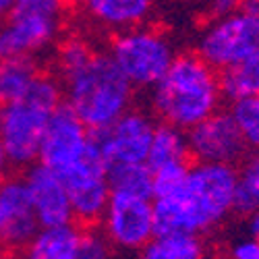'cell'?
<instances>
[{
  "label": "cell",
  "mask_w": 259,
  "mask_h": 259,
  "mask_svg": "<svg viewBox=\"0 0 259 259\" xmlns=\"http://www.w3.org/2000/svg\"><path fill=\"white\" fill-rule=\"evenodd\" d=\"M133 85L110 54H94L83 67L64 77V102L92 133L104 131L133 102Z\"/></svg>",
  "instance_id": "cell-3"
},
{
  "label": "cell",
  "mask_w": 259,
  "mask_h": 259,
  "mask_svg": "<svg viewBox=\"0 0 259 259\" xmlns=\"http://www.w3.org/2000/svg\"><path fill=\"white\" fill-rule=\"evenodd\" d=\"M13 5H15V0H0V21L7 19V15L13 9Z\"/></svg>",
  "instance_id": "cell-32"
},
{
  "label": "cell",
  "mask_w": 259,
  "mask_h": 259,
  "mask_svg": "<svg viewBox=\"0 0 259 259\" xmlns=\"http://www.w3.org/2000/svg\"><path fill=\"white\" fill-rule=\"evenodd\" d=\"M189 160H179L154 168V199L175 195L177 191H181L189 177Z\"/></svg>",
  "instance_id": "cell-24"
},
{
  "label": "cell",
  "mask_w": 259,
  "mask_h": 259,
  "mask_svg": "<svg viewBox=\"0 0 259 259\" xmlns=\"http://www.w3.org/2000/svg\"><path fill=\"white\" fill-rule=\"evenodd\" d=\"M259 48V17L234 11L215 19L199 39V56L215 71L234 67Z\"/></svg>",
  "instance_id": "cell-8"
},
{
  "label": "cell",
  "mask_w": 259,
  "mask_h": 259,
  "mask_svg": "<svg viewBox=\"0 0 259 259\" xmlns=\"http://www.w3.org/2000/svg\"><path fill=\"white\" fill-rule=\"evenodd\" d=\"M230 112L247 141V147L251 145L259 149V96H249L239 102H232Z\"/></svg>",
  "instance_id": "cell-23"
},
{
  "label": "cell",
  "mask_w": 259,
  "mask_h": 259,
  "mask_svg": "<svg viewBox=\"0 0 259 259\" xmlns=\"http://www.w3.org/2000/svg\"><path fill=\"white\" fill-rule=\"evenodd\" d=\"M203 241L193 232H164L154 234L143 247L147 259H199L203 257Z\"/></svg>",
  "instance_id": "cell-17"
},
{
  "label": "cell",
  "mask_w": 259,
  "mask_h": 259,
  "mask_svg": "<svg viewBox=\"0 0 259 259\" xmlns=\"http://www.w3.org/2000/svg\"><path fill=\"white\" fill-rule=\"evenodd\" d=\"M0 255H3V247H0Z\"/></svg>",
  "instance_id": "cell-34"
},
{
  "label": "cell",
  "mask_w": 259,
  "mask_h": 259,
  "mask_svg": "<svg viewBox=\"0 0 259 259\" xmlns=\"http://www.w3.org/2000/svg\"><path fill=\"white\" fill-rule=\"evenodd\" d=\"M110 56L133 88H154L175 60L172 44L156 29L133 27L118 31Z\"/></svg>",
  "instance_id": "cell-6"
},
{
  "label": "cell",
  "mask_w": 259,
  "mask_h": 259,
  "mask_svg": "<svg viewBox=\"0 0 259 259\" xmlns=\"http://www.w3.org/2000/svg\"><path fill=\"white\" fill-rule=\"evenodd\" d=\"M108 183L112 193H126L154 199V170L145 162H118L108 166Z\"/></svg>",
  "instance_id": "cell-18"
},
{
  "label": "cell",
  "mask_w": 259,
  "mask_h": 259,
  "mask_svg": "<svg viewBox=\"0 0 259 259\" xmlns=\"http://www.w3.org/2000/svg\"><path fill=\"white\" fill-rule=\"evenodd\" d=\"M230 255L234 259H259V239L249 236L245 241L234 243L230 249Z\"/></svg>",
  "instance_id": "cell-27"
},
{
  "label": "cell",
  "mask_w": 259,
  "mask_h": 259,
  "mask_svg": "<svg viewBox=\"0 0 259 259\" xmlns=\"http://www.w3.org/2000/svg\"><path fill=\"white\" fill-rule=\"evenodd\" d=\"M220 100V75L199 54L175 56L164 77L152 88L156 114L183 131L213 114Z\"/></svg>",
  "instance_id": "cell-2"
},
{
  "label": "cell",
  "mask_w": 259,
  "mask_h": 259,
  "mask_svg": "<svg viewBox=\"0 0 259 259\" xmlns=\"http://www.w3.org/2000/svg\"><path fill=\"white\" fill-rule=\"evenodd\" d=\"M102 232L118 251H143L154 228V199H145L126 193H110V199L102 215Z\"/></svg>",
  "instance_id": "cell-9"
},
{
  "label": "cell",
  "mask_w": 259,
  "mask_h": 259,
  "mask_svg": "<svg viewBox=\"0 0 259 259\" xmlns=\"http://www.w3.org/2000/svg\"><path fill=\"white\" fill-rule=\"evenodd\" d=\"M189 158H191L189 143H187V135L183 133V128L170 124V122L156 124L145 164L154 170L158 166L179 162V160H189Z\"/></svg>",
  "instance_id": "cell-21"
},
{
  "label": "cell",
  "mask_w": 259,
  "mask_h": 259,
  "mask_svg": "<svg viewBox=\"0 0 259 259\" xmlns=\"http://www.w3.org/2000/svg\"><path fill=\"white\" fill-rule=\"evenodd\" d=\"M64 5H71V7H75V5H83V0H64Z\"/></svg>",
  "instance_id": "cell-33"
},
{
  "label": "cell",
  "mask_w": 259,
  "mask_h": 259,
  "mask_svg": "<svg viewBox=\"0 0 259 259\" xmlns=\"http://www.w3.org/2000/svg\"><path fill=\"white\" fill-rule=\"evenodd\" d=\"M58 175L69 191L75 222L81 226L100 224L112 191L108 183V162L94 137L85 156L73 166L60 170Z\"/></svg>",
  "instance_id": "cell-7"
},
{
  "label": "cell",
  "mask_w": 259,
  "mask_h": 259,
  "mask_svg": "<svg viewBox=\"0 0 259 259\" xmlns=\"http://www.w3.org/2000/svg\"><path fill=\"white\" fill-rule=\"evenodd\" d=\"M110 241L106 239L104 232H98L94 226H88L83 230L81 241V257L79 259H102L110 255Z\"/></svg>",
  "instance_id": "cell-26"
},
{
  "label": "cell",
  "mask_w": 259,
  "mask_h": 259,
  "mask_svg": "<svg viewBox=\"0 0 259 259\" xmlns=\"http://www.w3.org/2000/svg\"><path fill=\"white\" fill-rule=\"evenodd\" d=\"M60 104V83L50 75L37 73L23 96L0 106V143L11 166L27 168L37 162L46 124Z\"/></svg>",
  "instance_id": "cell-4"
},
{
  "label": "cell",
  "mask_w": 259,
  "mask_h": 259,
  "mask_svg": "<svg viewBox=\"0 0 259 259\" xmlns=\"http://www.w3.org/2000/svg\"><path fill=\"white\" fill-rule=\"evenodd\" d=\"M234 11H239V0H211L209 13H211L215 19L226 17V15H232Z\"/></svg>",
  "instance_id": "cell-28"
},
{
  "label": "cell",
  "mask_w": 259,
  "mask_h": 259,
  "mask_svg": "<svg viewBox=\"0 0 259 259\" xmlns=\"http://www.w3.org/2000/svg\"><path fill=\"white\" fill-rule=\"evenodd\" d=\"M189 154L197 162L234 164L241 160L247 141L236 124L232 112L215 110L187 131Z\"/></svg>",
  "instance_id": "cell-11"
},
{
  "label": "cell",
  "mask_w": 259,
  "mask_h": 259,
  "mask_svg": "<svg viewBox=\"0 0 259 259\" xmlns=\"http://www.w3.org/2000/svg\"><path fill=\"white\" fill-rule=\"evenodd\" d=\"M83 5L94 23L118 33L143 25L154 0H83Z\"/></svg>",
  "instance_id": "cell-16"
},
{
  "label": "cell",
  "mask_w": 259,
  "mask_h": 259,
  "mask_svg": "<svg viewBox=\"0 0 259 259\" xmlns=\"http://www.w3.org/2000/svg\"><path fill=\"white\" fill-rule=\"evenodd\" d=\"M25 183L39 226L64 224L75 220L69 191L56 170L41 162H33L31 166H27Z\"/></svg>",
  "instance_id": "cell-14"
},
{
  "label": "cell",
  "mask_w": 259,
  "mask_h": 259,
  "mask_svg": "<svg viewBox=\"0 0 259 259\" xmlns=\"http://www.w3.org/2000/svg\"><path fill=\"white\" fill-rule=\"evenodd\" d=\"M39 222L31 205L25 179L0 183V247L9 251L25 249L37 232Z\"/></svg>",
  "instance_id": "cell-13"
},
{
  "label": "cell",
  "mask_w": 259,
  "mask_h": 259,
  "mask_svg": "<svg viewBox=\"0 0 259 259\" xmlns=\"http://www.w3.org/2000/svg\"><path fill=\"white\" fill-rule=\"evenodd\" d=\"M156 131L154 120L141 110H128L104 131L92 133L108 166L118 162H145Z\"/></svg>",
  "instance_id": "cell-12"
},
{
  "label": "cell",
  "mask_w": 259,
  "mask_h": 259,
  "mask_svg": "<svg viewBox=\"0 0 259 259\" xmlns=\"http://www.w3.org/2000/svg\"><path fill=\"white\" fill-rule=\"evenodd\" d=\"M64 0H15L0 27V56H33L56 39Z\"/></svg>",
  "instance_id": "cell-5"
},
{
  "label": "cell",
  "mask_w": 259,
  "mask_h": 259,
  "mask_svg": "<svg viewBox=\"0 0 259 259\" xmlns=\"http://www.w3.org/2000/svg\"><path fill=\"white\" fill-rule=\"evenodd\" d=\"M9 168H11V162H9V156L5 152L3 143H0V183L7 181V175H9Z\"/></svg>",
  "instance_id": "cell-30"
},
{
  "label": "cell",
  "mask_w": 259,
  "mask_h": 259,
  "mask_svg": "<svg viewBox=\"0 0 259 259\" xmlns=\"http://www.w3.org/2000/svg\"><path fill=\"white\" fill-rule=\"evenodd\" d=\"M239 170L232 164L195 162L181 191L154 199V228L164 232L201 234L234 211Z\"/></svg>",
  "instance_id": "cell-1"
},
{
  "label": "cell",
  "mask_w": 259,
  "mask_h": 259,
  "mask_svg": "<svg viewBox=\"0 0 259 259\" xmlns=\"http://www.w3.org/2000/svg\"><path fill=\"white\" fill-rule=\"evenodd\" d=\"M83 230L79 222L39 226L25 247V255L33 259H79Z\"/></svg>",
  "instance_id": "cell-15"
},
{
  "label": "cell",
  "mask_w": 259,
  "mask_h": 259,
  "mask_svg": "<svg viewBox=\"0 0 259 259\" xmlns=\"http://www.w3.org/2000/svg\"><path fill=\"white\" fill-rule=\"evenodd\" d=\"M234 211L251 215L259 211V154L247 158L239 170V181L234 191Z\"/></svg>",
  "instance_id": "cell-22"
},
{
  "label": "cell",
  "mask_w": 259,
  "mask_h": 259,
  "mask_svg": "<svg viewBox=\"0 0 259 259\" xmlns=\"http://www.w3.org/2000/svg\"><path fill=\"white\" fill-rule=\"evenodd\" d=\"M92 145V131L73 112V108L62 102L50 116L44 137L39 143L37 162L60 172L79 162Z\"/></svg>",
  "instance_id": "cell-10"
},
{
  "label": "cell",
  "mask_w": 259,
  "mask_h": 259,
  "mask_svg": "<svg viewBox=\"0 0 259 259\" xmlns=\"http://www.w3.org/2000/svg\"><path fill=\"white\" fill-rule=\"evenodd\" d=\"M220 90L228 102L259 94V48L239 64L220 71Z\"/></svg>",
  "instance_id": "cell-19"
},
{
  "label": "cell",
  "mask_w": 259,
  "mask_h": 259,
  "mask_svg": "<svg viewBox=\"0 0 259 259\" xmlns=\"http://www.w3.org/2000/svg\"><path fill=\"white\" fill-rule=\"evenodd\" d=\"M257 96H259V94H257Z\"/></svg>",
  "instance_id": "cell-35"
},
{
  "label": "cell",
  "mask_w": 259,
  "mask_h": 259,
  "mask_svg": "<svg viewBox=\"0 0 259 259\" xmlns=\"http://www.w3.org/2000/svg\"><path fill=\"white\" fill-rule=\"evenodd\" d=\"M249 232H251V236L259 239V211L251 213V218H249Z\"/></svg>",
  "instance_id": "cell-31"
},
{
  "label": "cell",
  "mask_w": 259,
  "mask_h": 259,
  "mask_svg": "<svg viewBox=\"0 0 259 259\" xmlns=\"http://www.w3.org/2000/svg\"><path fill=\"white\" fill-rule=\"evenodd\" d=\"M239 11L259 17V0H239Z\"/></svg>",
  "instance_id": "cell-29"
},
{
  "label": "cell",
  "mask_w": 259,
  "mask_h": 259,
  "mask_svg": "<svg viewBox=\"0 0 259 259\" xmlns=\"http://www.w3.org/2000/svg\"><path fill=\"white\" fill-rule=\"evenodd\" d=\"M94 54L96 52L90 48L88 41L79 39V37H71V39L64 41V44H60L56 62H58V71H60L62 79L75 71H79Z\"/></svg>",
  "instance_id": "cell-25"
},
{
  "label": "cell",
  "mask_w": 259,
  "mask_h": 259,
  "mask_svg": "<svg viewBox=\"0 0 259 259\" xmlns=\"http://www.w3.org/2000/svg\"><path fill=\"white\" fill-rule=\"evenodd\" d=\"M37 75L31 56H0V106L21 98Z\"/></svg>",
  "instance_id": "cell-20"
}]
</instances>
